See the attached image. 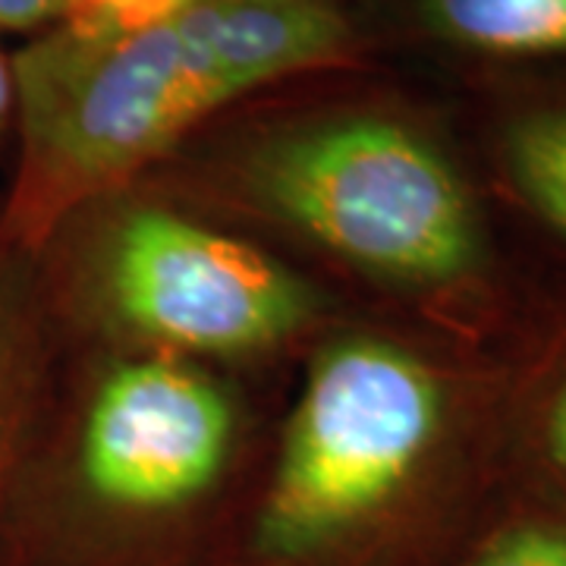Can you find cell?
I'll use <instances>...</instances> for the list:
<instances>
[{
	"label": "cell",
	"instance_id": "5b68a950",
	"mask_svg": "<svg viewBox=\"0 0 566 566\" xmlns=\"http://www.w3.org/2000/svg\"><path fill=\"white\" fill-rule=\"evenodd\" d=\"M17 249L0 243V528L32 460L44 394V324Z\"/></svg>",
	"mask_w": 566,
	"mask_h": 566
},
{
	"label": "cell",
	"instance_id": "277c9868",
	"mask_svg": "<svg viewBox=\"0 0 566 566\" xmlns=\"http://www.w3.org/2000/svg\"><path fill=\"white\" fill-rule=\"evenodd\" d=\"M92 274L126 331L174 353H252L315 315L300 277L262 249L164 208L126 211Z\"/></svg>",
	"mask_w": 566,
	"mask_h": 566
},
{
	"label": "cell",
	"instance_id": "8fae6325",
	"mask_svg": "<svg viewBox=\"0 0 566 566\" xmlns=\"http://www.w3.org/2000/svg\"><path fill=\"white\" fill-rule=\"evenodd\" d=\"M17 114V85H13V57H7L3 44H0V142L7 136V129L13 126Z\"/></svg>",
	"mask_w": 566,
	"mask_h": 566
},
{
	"label": "cell",
	"instance_id": "30bf717a",
	"mask_svg": "<svg viewBox=\"0 0 566 566\" xmlns=\"http://www.w3.org/2000/svg\"><path fill=\"white\" fill-rule=\"evenodd\" d=\"M73 7L76 0H0V32H44Z\"/></svg>",
	"mask_w": 566,
	"mask_h": 566
},
{
	"label": "cell",
	"instance_id": "3957f363",
	"mask_svg": "<svg viewBox=\"0 0 566 566\" xmlns=\"http://www.w3.org/2000/svg\"><path fill=\"white\" fill-rule=\"evenodd\" d=\"M243 182L264 211L406 293L469 300L491 281L472 186L403 120L356 114L283 133L252 151Z\"/></svg>",
	"mask_w": 566,
	"mask_h": 566
},
{
	"label": "cell",
	"instance_id": "ba28073f",
	"mask_svg": "<svg viewBox=\"0 0 566 566\" xmlns=\"http://www.w3.org/2000/svg\"><path fill=\"white\" fill-rule=\"evenodd\" d=\"M506 180L526 208L566 243V104H547L506 123Z\"/></svg>",
	"mask_w": 566,
	"mask_h": 566
},
{
	"label": "cell",
	"instance_id": "7a4b0ae2",
	"mask_svg": "<svg viewBox=\"0 0 566 566\" xmlns=\"http://www.w3.org/2000/svg\"><path fill=\"white\" fill-rule=\"evenodd\" d=\"M475 419L469 375L416 346H324L223 566H447L485 506L463 463Z\"/></svg>",
	"mask_w": 566,
	"mask_h": 566
},
{
	"label": "cell",
	"instance_id": "8992f818",
	"mask_svg": "<svg viewBox=\"0 0 566 566\" xmlns=\"http://www.w3.org/2000/svg\"><path fill=\"white\" fill-rule=\"evenodd\" d=\"M438 39L485 57H566V0H422Z\"/></svg>",
	"mask_w": 566,
	"mask_h": 566
},
{
	"label": "cell",
	"instance_id": "9c48e42d",
	"mask_svg": "<svg viewBox=\"0 0 566 566\" xmlns=\"http://www.w3.org/2000/svg\"><path fill=\"white\" fill-rule=\"evenodd\" d=\"M526 438L535 460L532 465L545 479V485L532 491L566 506V349L528 409Z\"/></svg>",
	"mask_w": 566,
	"mask_h": 566
},
{
	"label": "cell",
	"instance_id": "6da1fadb",
	"mask_svg": "<svg viewBox=\"0 0 566 566\" xmlns=\"http://www.w3.org/2000/svg\"><path fill=\"white\" fill-rule=\"evenodd\" d=\"M349 44L331 0H189L139 32L88 39L51 25L13 54L20 161L0 243L22 255L107 186L221 107Z\"/></svg>",
	"mask_w": 566,
	"mask_h": 566
},
{
	"label": "cell",
	"instance_id": "52a82bcc",
	"mask_svg": "<svg viewBox=\"0 0 566 566\" xmlns=\"http://www.w3.org/2000/svg\"><path fill=\"white\" fill-rule=\"evenodd\" d=\"M447 566H566V506L535 491L482 506Z\"/></svg>",
	"mask_w": 566,
	"mask_h": 566
}]
</instances>
